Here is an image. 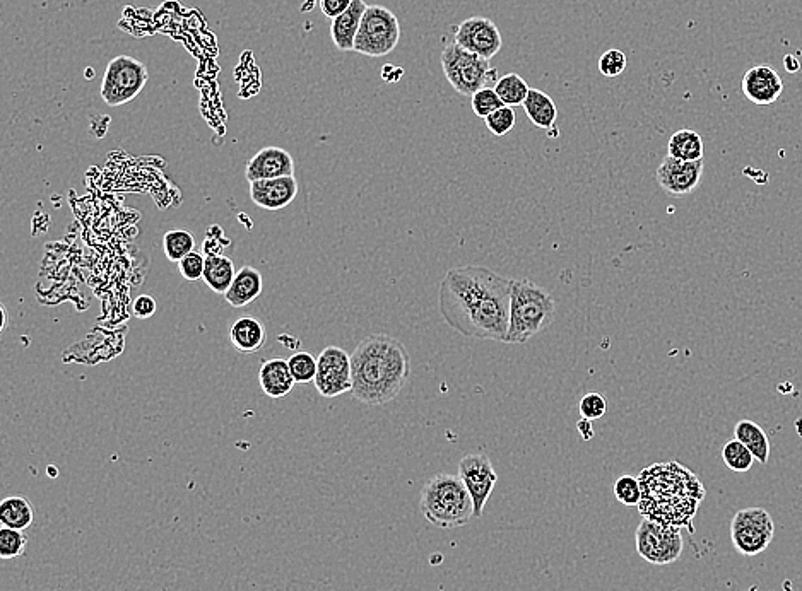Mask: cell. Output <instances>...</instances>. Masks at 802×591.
<instances>
[{"label": "cell", "instance_id": "cell-1", "mask_svg": "<svg viewBox=\"0 0 802 591\" xmlns=\"http://www.w3.org/2000/svg\"><path fill=\"white\" fill-rule=\"evenodd\" d=\"M512 282L514 279L478 265L450 269L438 289L440 315L462 337L505 342Z\"/></svg>", "mask_w": 802, "mask_h": 591}, {"label": "cell", "instance_id": "cell-2", "mask_svg": "<svg viewBox=\"0 0 802 591\" xmlns=\"http://www.w3.org/2000/svg\"><path fill=\"white\" fill-rule=\"evenodd\" d=\"M642 501L637 508L643 518L671 528H691L705 499V487L690 469L678 462L654 463L638 475Z\"/></svg>", "mask_w": 802, "mask_h": 591}, {"label": "cell", "instance_id": "cell-3", "mask_svg": "<svg viewBox=\"0 0 802 591\" xmlns=\"http://www.w3.org/2000/svg\"><path fill=\"white\" fill-rule=\"evenodd\" d=\"M353 397L365 405H385L411 378V357L401 340L377 334L361 340L351 354Z\"/></svg>", "mask_w": 802, "mask_h": 591}, {"label": "cell", "instance_id": "cell-4", "mask_svg": "<svg viewBox=\"0 0 802 591\" xmlns=\"http://www.w3.org/2000/svg\"><path fill=\"white\" fill-rule=\"evenodd\" d=\"M419 510L433 527L452 530L466 527L474 518V504L459 475L437 474L426 482Z\"/></svg>", "mask_w": 802, "mask_h": 591}, {"label": "cell", "instance_id": "cell-5", "mask_svg": "<svg viewBox=\"0 0 802 591\" xmlns=\"http://www.w3.org/2000/svg\"><path fill=\"white\" fill-rule=\"evenodd\" d=\"M555 298L529 279L512 282L510 325L505 344H527L555 322Z\"/></svg>", "mask_w": 802, "mask_h": 591}, {"label": "cell", "instance_id": "cell-6", "mask_svg": "<svg viewBox=\"0 0 802 591\" xmlns=\"http://www.w3.org/2000/svg\"><path fill=\"white\" fill-rule=\"evenodd\" d=\"M440 62L450 86L462 96H472L498 81V72L491 67L490 60L459 47L455 41L443 48Z\"/></svg>", "mask_w": 802, "mask_h": 591}, {"label": "cell", "instance_id": "cell-7", "mask_svg": "<svg viewBox=\"0 0 802 591\" xmlns=\"http://www.w3.org/2000/svg\"><path fill=\"white\" fill-rule=\"evenodd\" d=\"M399 41L401 23L396 14L384 6H368L354 41V52L378 59L394 52Z\"/></svg>", "mask_w": 802, "mask_h": 591}, {"label": "cell", "instance_id": "cell-8", "mask_svg": "<svg viewBox=\"0 0 802 591\" xmlns=\"http://www.w3.org/2000/svg\"><path fill=\"white\" fill-rule=\"evenodd\" d=\"M148 81L146 65L129 55H120L108 62L101 82V98L113 108L127 105L136 100Z\"/></svg>", "mask_w": 802, "mask_h": 591}, {"label": "cell", "instance_id": "cell-9", "mask_svg": "<svg viewBox=\"0 0 802 591\" xmlns=\"http://www.w3.org/2000/svg\"><path fill=\"white\" fill-rule=\"evenodd\" d=\"M637 552L643 561L655 566H667L678 561L685 542L679 528L666 527L659 521L643 518L635 532Z\"/></svg>", "mask_w": 802, "mask_h": 591}, {"label": "cell", "instance_id": "cell-10", "mask_svg": "<svg viewBox=\"0 0 802 591\" xmlns=\"http://www.w3.org/2000/svg\"><path fill=\"white\" fill-rule=\"evenodd\" d=\"M775 535L772 516L763 508H746L734 515L731 521V540L736 551L743 556H758L767 551Z\"/></svg>", "mask_w": 802, "mask_h": 591}, {"label": "cell", "instance_id": "cell-11", "mask_svg": "<svg viewBox=\"0 0 802 591\" xmlns=\"http://www.w3.org/2000/svg\"><path fill=\"white\" fill-rule=\"evenodd\" d=\"M315 388L325 398L341 397L353 390L351 356L343 347L329 346L317 357Z\"/></svg>", "mask_w": 802, "mask_h": 591}, {"label": "cell", "instance_id": "cell-12", "mask_svg": "<svg viewBox=\"0 0 802 591\" xmlns=\"http://www.w3.org/2000/svg\"><path fill=\"white\" fill-rule=\"evenodd\" d=\"M459 475L474 504V516H483L484 506L498 482L490 457L484 453H471L459 462Z\"/></svg>", "mask_w": 802, "mask_h": 591}, {"label": "cell", "instance_id": "cell-13", "mask_svg": "<svg viewBox=\"0 0 802 591\" xmlns=\"http://www.w3.org/2000/svg\"><path fill=\"white\" fill-rule=\"evenodd\" d=\"M454 41L459 47L486 60L496 57L503 47L502 33L498 26L483 16H472L462 21L455 30Z\"/></svg>", "mask_w": 802, "mask_h": 591}, {"label": "cell", "instance_id": "cell-14", "mask_svg": "<svg viewBox=\"0 0 802 591\" xmlns=\"http://www.w3.org/2000/svg\"><path fill=\"white\" fill-rule=\"evenodd\" d=\"M702 161H681L667 156L657 168V183L666 194L673 197H685L695 192L702 182Z\"/></svg>", "mask_w": 802, "mask_h": 591}, {"label": "cell", "instance_id": "cell-15", "mask_svg": "<svg viewBox=\"0 0 802 591\" xmlns=\"http://www.w3.org/2000/svg\"><path fill=\"white\" fill-rule=\"evenodd\" d=\"M283 176H295V159L283 147H264L245 166L248 183Z\"/></svg>", "mask_w": 802, "mask_h": 591}, {"label": "cell", "instance_id": "cell-16", "mask_svg": "<svg viewBox=\"0 0 802 591\" xmlns=\"http://www.w3.org/2000/svg\"><path fill=\"white\" fill-rule=\"evenodd\" d=\"M743 94L751 103L758 106H770L779 101L784 93V82L779 72L768 65H756L744 72L741 82Z\"/></svg>", "mask_w": 802, "mask_h": 591}, {"label": "cell", "instance_id": "cell-17", "mask_svg": "<svg viewBox=\"0 0 802 591\" xmlns=\"http://www.w3.org/2000/svg\"><path fill=\"white\" fill-rule=\"evenodd\" d=\"M298 190L300 187H298L295 176L259 180V182L250 183V199L260 209L276 212L293 204Z\"/></svg>", "mask_w": 802, "mask_h": 591}, {"label": "cell", "instance_id": "cell-18", "mask_svg": "<svg viewBox=\"0 0 802 591\" xmlns=\"http://www.w3.org/2000/svg\"><path fill=\"white\" fill-rule=\"evenodd\" d=\"M259 383L267 397L284 398L293 392L296 381L291 375L288 361L281 357H272L260 366Z\"/></svg>", "mask_w": 802, "mask_h": 591}, {"label": "cell", "instance_id": "cell-19", "mask_svg": "<svg viewBox=\"0 0 802 591\" xmlns=\"http://www.w3.org/2000/svg\"><path fill=\"white\" fill-rule=\"evenodd\" d=\"M368 9L365 0H353L348 11L334 19L331 24V36L337 50L341 52H354V41L360 31L361 19Z\"/></svg>", "mask_w": 802, "mask_h": 591}, {"label": "cell", "instance_id": "cell-20", "mask_svg": "<svg viewBox=\"0 0 802 591\" xmlns=\"http://www.w3.org/2000/svg\"><path fill=\"white\" fill-rule=\"evenodd\" d=\"M266 340V327L255 316H242L231 325V346L240 354H255L266 346Z\"/></svg>", "mask_w": 802, "mask_h": 591}, {"label": "cell", "instance_id": "cell-21", "mask_svg": "<svg viewBox=\"0 0 802 591\" xmlns=\"http://www.w3.org/2000/svg\"><path fill=\"white\" fill-rule=\"evenodd\" d=\"M264 289L262 274L255 267L245 265L236 272L235 281L225 294L226 303L233 308H245L259 298Z\"/></svg>", "mask_w": 802, "mask_h": 591}, {"label": "cell", "instance_id": "cell-22", "mask_svg": "<svg viewBox=\"0 0 802 591\" xmlns=\"http://www.w3.org/2000/svg\"><path fill=\"white\" fill-rule=\"evenodd\" d=\"M522 106H524L525 113L532 125L544 130H551L555 127L558 108H556L555 100L549 94L544 93L541 89H531Z\"/></svg>", "mask_w": 802, "mask_h": 591}, {"label": "cell", "instance_id": "cell-23", "mask_svg": "<svg viewBox=\"0 0 802 591\" xmlns=\"http://www.w3.org/2000/svg\"><path fill=\"white\" fill-rule=\"evenodd\" d=\"M235 264L226 255H209L206 257V269H204V282L207 287L216 294L225 296L235 281Z\"/></svg>", "mask_w": 802, "mask_h": 591}, {"label": "cell", "instance_id": "cell-24", "mask_svg": "<svg viewBox=\"0 0 802 591\" xmlns=\"http://www.w3.org/2000/svg\"><path fill=\"white\" fill-rule=\"evenodd\" d=\"M734 438L739 439L753 453L756 462L767 465L770 460V439L761 426L749 419H743L734 428Z\"/></svg>", "mask_w": 802, "mask_h": 591}, {"label": "cell", "instance_id": "cell-25", "mask_svg": "<svg viewBox=\"0 0 802 591\" xmlns=\"http://www.w3.org/2000/svg\"><path fill=\"white\" fill-rule=\"evenodd\" d=\"M35 520L33 504L23 496H11L0 504V525L24 532Z\"/></svg>", "mask_w": 802, "mask_h": 591}, {"label": "cell", "instance_id": "cell-26", "mask_svg": "<svg viewBox=\"0 0 802 591\" xmlns=\"http://www.w3.org/2000/svg\"><path fill=\"white\" fill-rule=\"evenodd\" d=\"M703 151L702 135L695 130H678L667 142V156L681 161H702Z\"/></svg>", "mask_w": 802, "mask_h": 591}, {"label": "cell", "instance_id": "cell-27", "mask_svg": "<svg viewBox=\"0 0 802 591\" xmlns=\"http://www.w3.org/2000/svg\"><path fill=\"white\" fill-rule=\"evenodd\" d=\"M496 94L500 96L505 106H522L524 105L525 98L529 96V84L525 82L524 77H520L515 72L505 74L503 77H498L495 84Z\"/></svg>", "mask_w": 802, "mask_h": 591}, {"label": "cell", "instance_id": "cell-28", "mask_svg": "<svg viewBox=\"0 0 802 591\" xmlns=\"http://www.w3.org/2000/svg\"><path fill=\"white\" fill-rule=\"evenodd\" d=\"M195 238L187 229H173L163 236V252L170 262L178 264L182 258L194 252Z\"/></svg>", "mask_w": 802, "mask_h": 591}, {"label": "cell", "instance_id": "cell-29", "mask_svg": "<svg viewBox=\"0 0 802 591\" xmlns=\"http://www.w3.org/2000/svg\"><path fill=\"white\" fill-rule=\"evenodd\" d=\"M722 460L726 463L727 469L736 474H746L755 463L753 453L736 438L727 441L722 448Z\"/></svg>", "mask_w": 802, "mask_h": 591}, {"label": "cell", "instance_id": "cell-30", "mask_svg": "<svg viewBox=\"0 0 802 591\" xmlns=\"http://www.w3.org/2000/svg\"><path fill=\"white\" fill-rule=\"evenodd\" d=\"M291 375L296 383H312L317 376V357L307 351L295 352L288 359Z\"/></svg>", "mask_w": 802, "mask_h": 591}, {"label": "cell", "instance_id": "cell-31", "mask_svg": "<svg viewBox=\"0 0 802 591\" xmlns=\"http://www.w3.org/2000/svg\"><path fill=\"white\" fill-rule=\"evenodd\" d=\"M614 496L625 506H638L642 501V487L640 480L633 475H621L620 479L614 482Z\"/></svg>", "mask_w": 802, "mask_h": 591}, {"label": "cell", "instance_id": "cell-32", "mask_svg": "<svg viewBox=\"0 0 802 591\" xmlns=\"http://www.w3.org/2000/svg\"><path fill=\"white\" fill-rule=\"evenodd\" d=\"M28 540L23 532L12 530V528H2L0 530V557L2 559H18L26 549Z\"/></svg>", "mask_w": 802, "mask_h": 591}, {"label": "cell", "instance_id": "cell-33", "mask_svg": "<svg viewBox=\"0 0 802 591\" xmlns=\"http://www.w3.org/2000/svg\"><path fill=\"white\" fill-rule=\"evenodd\" d=\"M471 103L474 113L479 118H483V120L486 117H490L491 113H495L496 110H500L505 106L493 88L479 89L478 93L472 94Z\"/></svg>", "mask_w": 802, "mask_h": 591}, {"label": "cell", "instance_id": "cell-34", "mask_svg": "<svg viewBox=\"0 0 802 591\" xmlns=\"http://www.w3.org/2000/svg\"><path fill=\"white\" fill-rule=\"evenodd\" d=\"M515 122H517V117H515L512 106H503L500 110H496L495 113H491L490 117L484 118L486 127L496 137L510 134L514 130Z\"/></svg>", "mask_w": 802, "mask_h": 591}, {"label": "cell", "instance_id": "cell-35", "mask_svg": "<svg viewBox=\"0 0 802 591\" xmlns=\"http://www.w3.org/2000/svg\"><path fill=\"white\" fill-rule=\"evenodd\" d=\"M578 412L587 421H599L608 412V400L601 393L590 392L578 402Z\"/></svg>", "mask_w": 802, "mask_h": 591}, {"label": "cell", "instance_id": "cell-36", "mask_svg": "<svg viewBox=\"0 0 802 591\" xmlns=\"http://www.w3.org/2000/svg\"><path fill=\"white\" fill-rule=\"evenodd\" d=\"M599 72L604 77H620L626 71L628 59H626L625 52H621L618 48H611L602 53L599 59Z\"/></svg>", "mask_w": 802, "mask_h": 591}, {"label": "cell", "instance_id": "cell-37", "mask_svg": "<svg viewBox=\"0 0 802 591\" xmlns=\"http://www.w3.org/2000/svg\"><path fill=\"white\" fill-rule=\"evenodd\" d=\"M204 269H206V257L202 253H189L187 257L178 262V270L185 281H201L204 279Z\"/></svg>", "mask_w": 802, "mask_h": 591}, {"label": "cell", "instance_id": "cell-38", "mask_svg": "<svg viewBox=\"0 0 802 591\" xmlns=\"http://www.w3.org/2000/svg\"><path fill=\"white\" fill-rule=\"evenodd\" d=\"M156 299L153 296H149V294H141L139 298L134 301V305H132V313L137 318H141V320H146V318H151V316L156 313Z\"/></svg>", "mask_w": 802, "mask_h": 591}, {"label": "cell", "instance_id": "cell-39", "mask_svg": "<svg viewBox=\"0 0 802 591\" xmlns=\"http://www.w3.org/2000/svg\"><path fill=\"white\" fill-rule=\"evenodd\" d=\"M351 4H353V0H320V9L324 12L325 18L334 21L348 11Z\"/></svg>", "mask_w": 802, "mask_h": 591}, {"label": "cell", "instance_id": "cell-40", "mask_svg": "<svg viewBox=\"0 0 802 591\" xmlns=\"http://www.w3.org/2000/svg\"><path fill=\"white\" fill-rule=\"evenodd\" d=\"M577 429L578 433L582 434V439L585 441H589V439L594 438V429H592V421H587V419H580L577 422Z\"/></svg>", "mask_w": 802, "mask_h": 591}, {"label": "cell", "instance_id": "cell-41", "mask_svg": "<svg viewBox=\"0 0 802 591\" xmlns=\"http://www.w3.org/2000/svg\"><path fill=\"white\" fill-rule=\"evenodd\" d=\"M0 315H2V323H0V330L4 332L7 328V322H9V318H7V310L6 306L0 305Z\"/></svg>", "mask_w": 802, "mask_h": 591}]
</instances>
